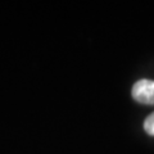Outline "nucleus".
I'll use <instances>...</instances> for the list:
<instances>
[{"mask_svg": "<svg viewBox=\"0 0 154 154\" xmlns=\"http://www.w3.org/2000/svg\"><path fill=\"white\" fill-rule=\"evenodd\" d=\"M132 98L141 104H154V81L153 80H139L132 86Z\"/></svg>", "mask_w": 154, "mask_h": 154, "instance_id": "nucleus-1", "label": "nucleus"}, {"mask_svg": "<svg viewBox=\"0 0 154 154\" xmlns=\"http://www.w3.org/2000/svg\"><path fill=\"white\" fill-rule=\"evenodd\" d=\"M144 128L149 135L154 136V112L146 117L145 122H144Z\"/></svg>", "mask_w": 154, "mask_h": 154, "instance_id": "nucleus-2", "label": "nucleus"}]
</instances>
